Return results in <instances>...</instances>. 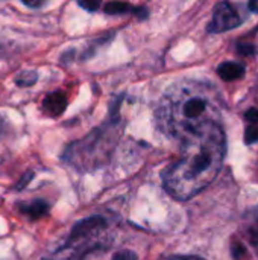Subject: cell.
<instances>
[{"label":"cell","instance_id":"cell-2","mask_svg":"<svg viewBox=\"0 0 258 260\" xmlns=\"http://www.w3.org/2000/svg\"><path fill=\"white\" fill-rule=\"evenodd\" d=\"M106 230L108 222L100 216L82 219L71 229L65 244L46 260H84L105 245Z\"/></svg>","mask_w":258,"mask_h":260},{"label":"cell","instance_id":"cell-22","mask_svg":"<svg viewBox=\"0 0 258 260\" xmlns=\"http://www.w3.org/2000/svg\"><path fill=\"white\" fill-rule=\"evenodd\" d=\"M3 133H5V123H3V120L0 119V137L3 136Z\"/></svg>","mask_w":258,"mask_h":260},{"label":"cell","instance_id":"cell-18","mask_svg":"<svg viewBox=\"0 0 258 260\" xmlns=\"http://www.w3.org/2000/svg\"><path fill=\"white\" fill-rule=\"evenodd\" d=\"M134 12L137 14V17L140 18V20H144V18H148V15H149V11L146 9V8H137V9H134Z\"/></svg>","mask_w":258,"mask_h":260},{"label":"cell","instance_id":"cell-5","mask_svg":"<svg viewBox=\"0 0 258 260\" xmlns=\"http://www.w3.org/2000/svg\"><path fill=\"white\" fill-rule=\"evenodd\" d=\"M217 75L224 81H237L245 75V66L239 64V62L227 61V62H222L217 67Z\"/></svg>","mask_w":258,"mask_h":260},{"label":"cell","instance_id":"cell-6","mask_svg":"<svg viewBox=\"0 0 258 260\" xmlns=\"http://www.w3.org/2000/svg\"><path fill=\"white\" fill-rule=\"evenodd\" d=\"M207 110V102L201 98H193L189 99L184 105H182V114L186 116V119L189 120H196L199 119Z\"/></svg>","mask_w":258,"mask_h":260},{"label":"cell","instance_id":"cell-16","mask_svg":"<svg viewBox=\"0 0 258 260\" xmlns=\"http://www.w3.org/2000/svg\"><path fill=\"white\" fill-rule=\"evenodd\" d=\"M245 119H246L249 123H258V110L257 108H249V110L245 113Z\"/></svg>","mask_w":258,"mask_h":260},{"label":"cell","instance_id":"cell-20","mask_svg":"<svg viewBox=\"0 0 258 260\" xmlns=\"http://www.w3.org/2000/svg\"><path fill=\"white\" fill-rule=\"evenodd\" d=\"M75 55V52L73 50H70V52H67V53H64L62 56H61V61L62 62H68L70 59H71V56Z\"/></svg>","mask_w":258,"mask_h":260},{"label":"cell","instance_id":"cell-3","mask_svg":"<svg viewBox=\"0 0 258 260\" xmlns=\"http://www.w3.org/2000/svg\"><path fill=\"white\" fill-rule=\"evenodd\" d=\"M240 17L230 2H220L213 11V20L208 24V32H227L240 26Z\"/></svg>","mask_w":258,"mask_h":260},{"label":"cell","instance_id":"cell-11","mask_svg":"<svg viewBox=\"0 0 258 260\" xmlns=\"http://www.w3.org/2000/svg\"><path fill=\"white\" fill-rule=\"evenodd\" d=\"M231 256L234 257V260H245L248 257L246 248H245L242 241L233 239V242H231Z\"/></svg>","mask_w":258,"mask_h":260},{"label":"cell","instance_id":"cell-7","mask_svg":"<svg viewBox=\"0 0 258 260\" xmlns=\"http://www.w3.org/2000/svg\"><path fill=\"white\" fill-rule=\"evenodd\" d=\"M20 210H21L24 215L30 216L32 219H38V218L44 216V215L49 212V206H47L46 201L36 200V201H32V203L27 204V206H21Z\"/></svg>","mask_w":258,"mask_h":260},{"label":"cell","instance_id":"cell-14","mask_svg":"<svg viewBox=\"0 0 258 260\" xmlns=\"http://www.w3.org/2000/svg\"><path fill=\"white\" fill-rule=\"evenodd\" d=\"M78 3H79L81 8H84V9H87L90 12L97 11L99 6H100V0H78Z\"/></svg>","mask_w":258,"mask_h":260},{"label":"cell","instance_id":"cell-13","mask_svg":"<svg viewBox=\"0 0 258 260\" xmlns=\"http://www.w3.org/2000/svg\"><path fill=\"white\" fill-rule=\"evenodd\" d=\"M237 52L240 55H245V56H252V55L257 53V47L254 44H243V43H240L237 46Z\"/></svg>","mask_w":258,"mask_h":260},{"label":"cell","instance_id":"cell-12","mask_svg":"<svg viewBox=\"0 0 258 260\" xmlns=\"http://www.w3.org/2000/svg\"><path fill=\"white\" fill-rule=\"evenodd\" d=\"M245 142L248 145L257 143L258 142V123H251L245 131Z\"/></svg>","mask_w":258,"mask_h":260},{"label":"cell","instance_id":"cell-17","mask_svg":"<svg viewBox=\"0 0 258 260\" xmlns=\"http://www.w3.org/2000/svg\"><path fill=\"white\" fill-rule=\"evenodd\" d=\"M44 2L46 0H21V3L29 8H40L41 5H44Z\"/></svg>","mask_w":258,"mask_h":260},{"label":"cell","instance_id":"cell-1","mask_svg":"<svg viewBox=\"0 0 258 260\" xmlns=\"http://www.w3.org/2000/svg\"><path fill=\"white\" fill-rule=\"evenodd\" d=\"M195 137L186 145L182 157L164 175V187L181 201H187L205 189L217 175L224 152V134L217 126L195 129Z\"/></svg>","mask_w":258,"mask_h":260},{"label":"cell","instance_id":"cell-10","mask_svg":"<svg viewBox=\"0 0 258 260\" xmlns=\"http://www.w3.org/2000/svg\"><path fill=\"white\" fill-rule=\"evenodd\" d=\"M245 239L248 241V244L252 247V250L258 254V221L249 224L245 229Z\"/></svg>","mask_w":258,"mask_h":260},{"label":"cell","instance_id":"cell-8","mask_svg":"<svg viewBox=\"0 0 258 260\" xmlns=\"http://www.w3.org/2000/svg\"><path fill=\"white\" fill-rule=\"evenodd\" d=\"M105 12L109 15H119V14H125L128 11H131V5L122 0H111L105 5Z\"/></svg>","mask_w":258,"mask_h":260},{"label":"cell","instance_id":"cell-9","mask_svg":"<svg viewBox=\"0 0 258 260\" xmlns=\"http://www.w3.org/2000/svg\"><path fill=\"white\" fill-rule=\"evenodd\" d=\"M36 79H38L36 72H33V70H23L15 78V84L18 87H30V85H33L36 82Z\"/></svg>","mask_w":258,"mask_h":260},{"label":"cell","instance_id":"cell-19","mask_svg":"<svg viewBox=\"0 0 258 260\" xmlns=\"http://www.w3.org/2000/svg\"><path fill=\"white\" fill-rule=\"evenodd\" d=\"M166 260H204L201 257H195V256H173V257H169Z\"/></svg>","mask_w":258,"mask_h":260},{"label":"cell","instance_id":"cell-15","mask_svg":"<svg viewBox=\"0 0 258 260\" xmlns=\"http://www.w3.org/2000/svg\"><path fill=\"white\" fill-rule=\"evenodd\" d=\"M113 260H137V256L132 253V251H128V250H125V251H120V253H117Z\"/></svg>","mask_w":258,"mask_h":260},{"label":"cell","instance_id":"cell-21","mask_svg":"<svg viewBox=\"0 0 258 260\" xmlns=\"http://www.w3.org/2000/svg\"><path fill=\"white\" fill-rule=\"evenodd\" d=\"M249 9L252 12H258V0H249Z\"/></svg>","mask_w":258,"mask_h":260},{"label":"cell","instance_id":"cell-4","mask_svg":"<svg viewBox=\"0 0 258 260\" xmlns=\"http://www.w3.org/2000/svg\"><path fill=\"white\" fill-rule=\"evenodd\" d=\"M67 107V98L62 91H55V93H50L44 98L43 101V108L47 114L56 117L59 114L64 113Z\"/></svg>","mask_w":258,"mask_h":260}]
</instances>
